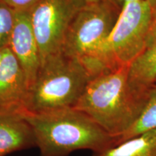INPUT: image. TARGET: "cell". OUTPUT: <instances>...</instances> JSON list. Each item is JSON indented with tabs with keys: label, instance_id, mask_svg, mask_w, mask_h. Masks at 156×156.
I'll use <instances>...</instances> for the list:
<instances>
[{
	"label": "cell",
	"instance_id": "cell-1",
	"mask_svg": "<svg viewBox=\"0 0 156 156\" xmlns=\"http://www.w3.org/2000/svg\"><path fill=\"white\" fill-rule=\"evenodd\" d=\"M129 66L107 70L93 77L74 107L88 115L116 140L139 119L149 95V91L130 85Z\"/></svg>",
	"mask_w": 156,
	"mask_h": 156
},
{
	"label": "cell",
	"instance_id": "cell-2",
	"mask_svg": "<svg viewBox=\"0 0 156 156\" xmlns=\"http://www.w3.org/2000/svg\"><path fill=\"white\" fill-rule=\"evenodd\" d=\"M21 112L34 129L41 156H67L78 150L99 153L116 145V137L75 108L41 114Z\"/></svg>",
	"mask_w": 156,
	"mask_h": 156
},
{
	"label": "cell",
	"instance_id": "cell-3",
	"mask_svg": "<svg viewBox=\"0 0 156 156\" xmlns=\"http://www.w3.org/2000/svg\"><path fill=\"white\" fill-rule=\"evenodd\" d=\"M91 79L90 74L79 60L62 52L51 56L41 65L22 110L41 114L74 108Z\"/></svg>",
	"mask_w": 156,
	"mask_h": 156
},
{
	"label": "cell",
	"instance_id": "cell-4",
	"mask_svg": "<svg viewBox=\"0 0 156 156\" xmlns=\"http://www.w3.org/2000/svg\"><path fill=\"white\" fill-rule=\"evenodd\" d=\"M153 19V9L147 0L124 5L109 36L93 58L83 64L92 77L129 65L141 54L146 48Z\"/></svg>",
	"mask_w": 156,
	"mask_h": 156
},
{
	"label": "cell",
	"instance_id": "cell-5",
	"mask_svg": "<svg viewBox=\"0 0 156 156\" xmlns=\"http://www.w3.org/2000/svg\"><path fill=\"white\" fill-rule=\"evenodd\" d=\"M121 11L111 0L80 8L68 27L62 53L83 64L89 61L112 33Z\"/></svg>",
	"mask_w": 156,
	"mask_h": 156
},
{
	"label": "cell",
	"instance_id": "cell-6",
	"mask_svg": "<svg viewBox=\"0 0 156 156\" xmlns=\"http://www.w3.org/2000/svg\"><path fill=\"white\" fill-rule=\"evenodd\" d=\"M80 8L76 0H40L28 11L41 64L62 53L68 27Z\"/></svg>",
	"mask_w": 156,
	"mask_h": 156
},
{
	"label": "cell",
	"instance_id": "cell-7",
	"mask_svg": "<svg viewBox=\"0 0 156 156\" xmlns=\"http://www.w3.org/2000/svg\"><path fill=\"white\" fill-rule=\"evenodd\" d=\"M9 48L24 72L29 89L36 80L41 61L28 11H16Z\"/></svg>",
	"mask_w": 156,
	"mask_h": 156
},
{
	"label": "cell",
	"instance_id": "cell-8",
	"mask_svg": "<svg viewBox=\"0 0 156 156\" xmlns=\"http://www.w3.org/2000/svg\"><path fill=\"white\" fill-rule=\"evenodd\" d=\"M33 147L36 136L21 109L0 108V156Z\"/></svg>",
	"mask_w": 156,
	"mask_h": 156
},
{
	"label": "cell",
	"instance_id": "cell-9",
	"mask_svg": "<svg viewBox=\"0 0 156 156\" xmlns=\"http://www.w3.org/2000/svg\"><path fill=\"white\" fill-rule=\"evenodd\" d=\"M28 91L22 67L9 48H5L0 62V108L22 110Z\"/></svg>",
	"mask_w": 156,
	"mask_h": 156
},
{
	"label": "cell",
	"instance_id": "cell-10",
	"mask_svg": "<svg viewBox=\"0 0 156 156\" xmlns=\"http://www.w3.org/2000/svg\"><path fill=\"white\" fill-rule=\"evenodd\" d=\"M129 82L134 88L149 91L156 82V41L143 51L129 66Z\"/></svg>",
	"mask_w": 156,
	"mask_h": 156
},
{
	"label": "cell",
	"instance_id": "cell-11",
	"mask_svg": "<svg viewBox=\"0 0 156 156\" xmlns=\"http://www.w3.org/2000/svg\"><path fill=\"white\" fill-rule=\"evenodd\" d=\"M93 156H156V128L143 132Z\"/></svg>",
	"mask_w": 156,
	"mask_h": 156
},
{
	"label": "cell",
	"instance_id": "cell-12",
	"mask_svg": "<svg viewBox=\"0 0 156 156\" xmlns=\"http://www.w3.org/2000/svg\"><path fill=\"white\" fill-rule=\"evenodd\" d=\"M156 128V83L151 87L147 103L139 119L116 140V145L142 132Z\"/></svg>",
	"mask_w": 156,
	"mask_h": 156
},
{
	"label": "cell",
	"instance_id": "cell-13",
	"mask_svg": "<svg viewBox=\"0 0 156 156\" xmlns=\"http://www.w3.org/2000/svg\"><path fill=\"white\" fill-rule=\"evenodd\" d=\"M16 11L0 0V50L9 47Z\"/></svg>",
	"mask_w": 156,
	"mask_h": 156
},
{
	"label": "cell",
	"instance_id": "cell-14",
	"mask_svg": "<svg viewBox=\"0 0 156 156\" xmlns=\"http://www.w3.org/2000/svg\"><path fill=\"white\" fill-rule=\"evenodd\" d=\"M17 12L29 11L40 0H1Z\"/></svg>",
	"mask_w": 156,
	"mask_h": 156
},
{
	"label": "cell",
	"instance_id": "cell-15",
	"mask_svg": "<svg viewBox=\"0 0 156 156\" xmlns=\"http://www.w3.org/2000/svg\"><path fill=\"white\" fill-rule=\"evenodd\" d=\"M156 41V12L153 15V22H152L151 28H150L149 34H148L147 43H146V48L151 46Z\"/></svg>",
	"mask_w": 156,
	"mask_h": 156
},
{
	"label": "cell",
	"instance_id": "cell-16",
	"mask_svg": "<svg viewBox=\"0 0 156 156\" xmlns=\"http://www.w3.org/2000/svg\"><path fill=\"white\" fill-rule=\"evenodd\" d=\"M102 1H104V0H76V2H77V3L80 8L82 7H84V6L92 5V4L100 2Z\"/></svg>",
	"mask_w": 156,
	"mask_h": 156
},
{
	"label": "cell",
	"instance_id": "cell-17",
	"mask_svg": "<svg viewBox=\"0 0 156 156\" xmlns=\"http://www.w3.org/2000/svg\"><path fill=\"white\" fill-rule=\"evenodd\" d=\"M111 1L114 2L119 6L121 9H122V7L126 4L132 2H136V1H140V0H111Z\"/></svg>",
	"mask_w": 156,
	"mask_h": 156
},
{
	"label": "cell",
	"instance_id": "cell-18",
	"mask_svg": "<svg viewBox=\"0 0 156 156\" xmlns=\"http://www.w3.org/2000/svg\"><path fill=\"white\" fill-rule=\"evenodd\" d=\"M147 2L151 5L152 9L153 12V15L156 12V0H147Z\"/></svg>",
	"mask_w": 156,
	"mask_h": 156
},
{
	"label": "cell",
	"instance_id": "cell-19",
	"mask_svg": "<svg viewBox=\"0 0 156 156\" xmlns=\"http://www.w3.org/2000/svg\"><path fill=\"white\" fill-rule=\"evenodd\" d=\"M4 51H5V49H2V50H0V62H1L2 58L3 53H4Z\"/></svg>",
	"mask_w": 156,
	"mask_h": 156
},
{
	"label": "cell",
	"instance_id": "cell-20",
	"mask_svg": "<svg viewBox=\"0 0 156 156\" xmlns=\"http://www.w3.org/2000/svg\"><path fill=\"white\" fill-rule=\"evenodd\" d=\"M155 83H156V82H155Z\"/></svg>",
	"mask_w": 156,
	"mask_h": 156
}]
</instances>
